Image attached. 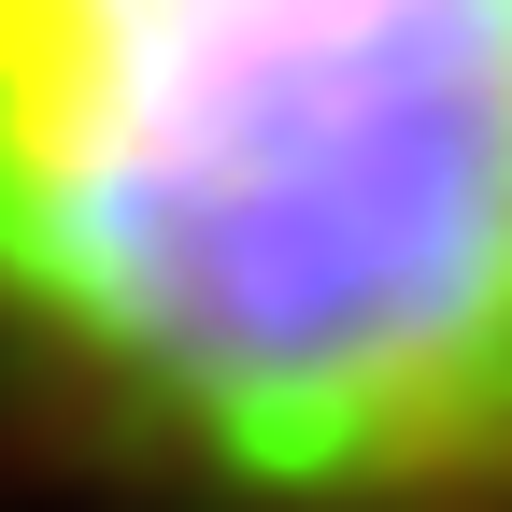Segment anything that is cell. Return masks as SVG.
<instances>
[{"instance_id":"1","label":"cell","mask_w":512,"mask_h":512,"mask_svg":"<svg viewBox=\"0 0 512 512\" xmlns=\"http://www.w3.org/2000/svg\"><path fill=\"white\" fill-rule=\"evenodd\" d=\"M0 384L157 512H512V0H0Z\"/></svg>"}]
</instances>
